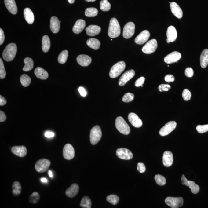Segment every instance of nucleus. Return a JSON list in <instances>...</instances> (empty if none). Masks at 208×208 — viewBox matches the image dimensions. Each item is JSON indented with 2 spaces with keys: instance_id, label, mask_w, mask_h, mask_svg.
Segmentation results:
<instances>
[{
  "instance_id": "a18cd8bd",
  "label": "nucleus",
  "mask_w": 208,
  "mask_h": 208,
  "mask_svg": "<svg viewBox=\"0 0 208 208\" xmlns=\"http://www.w3.org/2000/svg\"><path fill=\"white\" fill-rule=\"evenodd\" d=\"M197 132L200 133H203L208 131V124L203 125H198L196 127Z\"/></svg>"
},
{
  "instance_id": "5701e85b",
  "label": "nucleus",
  "mask_w": 208,
  "mask_h": 208,
  "mask_svg": "<svg viewBox=\"0 0 208 208\" xmlns=\"http://www.w3.org/2000/svg\"><path fill=\"white\" fill-rule=\"evenodd\" d=\"M101 31V27L97 25H91L86 29L87 35L90 36H96L100 33Z\"/></svg>"
},
{
  "instance_id": "412c9836",
  "label": "nucleus",
  "mask_w": 208,
  "mask_h": 208,
  "mask_svg": "<svg viewBox=\"0 0 208 208\" xmlns=\"http://www.w3.org/2000/svg\"><path fill=\"white\" fill-rule=\"evenodd\" d=\"M170 7L171 11L175 17L178 19L182 18L183 12L177 4L175 2H172L170 4Z\"/></svg>"
},
{
  "instance_id": "052dcab7",
  "label": "nucleus",
  "mask_w": 208,
  "mask_h": 208,
  "mask_svg": "<svg viewBox=\"0 0 208 208\" xmlns=\"http://www.w3.org/2000/svg\"><path fill=\"white\" fill-rule=\"evenodd\" d=\"M41 181L42 182L46 183L48 181V180L46 178H42L41 179Z\"/></svg>"
},
{
  "instance_id": "3c124183",
  "label": "nucleus",
  "mask_w": 208,
  "mask_h": 208,
  "mask_svg": "<svg viewBox=\"0 0 208 208\" xmlns=\"http://www.w3.org/2000/svg\"><path fill=\"white\" fill-rule=\"evenodd\" d=\"M144 81H145V78L144 77H141L136 81L135 82V86L137 87L141 86L144 83Z\"/></svg>"
},
{
  "instance_id": "f8f14e48",
  "label": "nucleus",
  "mask_w": 208,
  "mask_h": 208,
  "mask_svg": "<svg viewBox=\"0 0 208 208\" xmlns=\"http://www.w3.org/2000/svg\"><path fill=\"white\" fill-rule=\"evenodd\" d=\"M135 71L133 69H130L125 72L119 79V85L121 86H123L135 76Z\"/></svg>"
},
{
  "instance_id": "4be33fe9",
  "label": "nucleus",
  "mask_w": 208,
  "mask_h": 208,
  "mask_svg": "<svg viewBox=\"0 0 208 208\" xmlns=\"http://www.w3.org/2000/svg\"><path fill=\"white\" fill-rule=\"evenodd\" d=\"M6 7L12 14L15 15L17 13V7L15 0H4Z\"/></svg>"
},
{
  "instance_id": "9b49d317",
  "label": "nucleus",
  "mask_w": 208,
  "mask_h": 208,
  "mask_svg": "<svg viewBox=\"0 0 208 208\" xmlns=\"http://www.w3.org/2000/svg\"><path fill=\"white\" fill-rule=\"evenodd\" d=\"M116 154L119 159L124 160H130L133 158V155L130 150L125 148L118 149L116 151Z\"/></svg>"
},
{
  "instance_id": "6e6552de",
  "label": "nucleus",
  "mask_w": 208,
  "mask_h": 208,
  "mask_svg": "<svg viewBox=\"0 0 208 208\" xmlns=\"http://www.w3.org/2000/svg\"><path fill=\"white\" fill-rule=\"evenodd\" d=\"M177 125V123L175 121H170L161 128L159 134L161 136H166L173 131L176 128Z\"/></svg>"
},
{
  "instance_id": "b1692460",
  "label": "nucleus",
  "mask_w": 208,
  "mask_h": 208,
  "mask_svg": "<svg viewBox=\"0 0 208 208\" xmlns=\"http://www.w3.org/2000/svg\"><path fill=\"white\" fill-rule=\"evenodd\" d=\"M79 191L78 185L76 184H72L66 190V196L69 197L73 198L77 195Z\"/></svg>"
},
{
  "instance_id": "f3484780",
  "label": "nucleus",
  "mask_w": 208,
  "mask_h": 208,
  "mask_svg": "<svg viewBox=\"0 0 208 208\" xmlns=\"http://www.w3.org/2000/svg\"><path fill=\"white\" fill-rule=\"evenodd\" d=\"M13 154L20 157H23L27 154V148L25 146H14L11 148Z\"/></svg>"
},
{
  "instance_id": "72a5a7b5",
  "label": "nucleus",
  "mask_w": 208,
  "mask_h": 208,
  "mask_svg": "<svg viewBox=\"0 0 208 208\" xmlns=\"http://www.w3.org/2000/svg\"><path fill=\"white\" fill-rule=\"evenodd\" d=\"M68 57V52L67 50H64L62 51L58 56V62L60 64H64L67 61Z\"/></svg>"
},
{
  "instance_id": "e2e57ef3",
  "label": "nucleus",
  "mask_w": 208,
  "mask_h": 208,
  "mask_svg": "<svg viewBox=\"0 0 208 208\" xmlns=\"http://www.w3.org/2000/svg\"><path fill=\"white\" fill-rule=\"evenodd\" d=\"M68 2L70 4H73L74 3L75 0H68Z\"/></svg>"
},
{
  "instance_id": "4468645a",
  "label": "nucleus",
  "mask_w": 208,
  "mask_h": 208,
  "mask_svg": "<svg viewBox=\"0 0 208 208\" xmlns=\"http://www.w3.org/2000/svg\"><path fill=\"white\" fill-rule=\"evenodd\" d=\"M181 53L177 51H174L165 57L164 60L165 62L167 64H172L177 62L181 59Z\"/></svg>"
},
{
  "instance_id": "a19ab883",
  "label": "nucleus",
  "mask_w": 208,
  "mask_h": 208,
  "mask_svg": "<svg viewBox=\"0 0 208 208\" xmlns=\"http://www.w3.org/2000/svg\"><path fill=\"white\" fill-rule=\"evenodd\" d=\"M156 183L160 186L164 185L166 184V180L165 177L160 175H157L155 177Z\"/></svg>"
},
{
  "instance_id": "58836bf2",
  "label": "nucleus",
  "mask_w": 208,
  "mask_h": 208,
  "mask_svg": "<svg viewBox=\"0 0 208 208\" xmlns=\"http://www.w3.org/2000/svg\"><path fill=\"white\" fill-rule=\"evenodd\" d=\"M100 9L103 11H108L110 9L111 4L107 0H102L100 2Z\"/></svg>"
},
{
  "instance_id": "6e6d98bb",
  "label": "nucleus",
  "mask_w": 208,
  "mask_h": 208,
  "mask_svg": "<svg viewBox=\"0 0 208 208\" xmlns=\"http://www.w3.org/2000/svg\"><path fill=\"white\" fill-rule=\"evenodd\" d=\"M181 183L183 185H185L187 186H188V181L185 177V175H183L181 178Z\"/></svg>"
},
{
  "instance_id": "a211bd4d",
  "label": "nucleus",
  "mask_w": 208,
  "mask_h": 208,
  "mask_svg": "<svg viewBox=\"0 0 208 208\" xmlns=\"http://www.w3.org/2000/svg\"><path fill=\"white\" fill-rule=\"evenodd\" d=\"M173 162V155L170 151H166L163 153V163L166 167H170L172 165Z\"/></svg>"
},
{
  "instance_id": "e433bc0d",
  "label": "nucleus",
  "mask_w": 208,
  "mask_h": 208,
  "mask_svg": "<svg viewBox=\"0 0 208 208\" xmlns=\"http://www.w3.org/2000/svg\"><path fill=\"white\" fill-rule=\"evenodd\" d=\"M98 11L96 8L94 7H90L87 8L85 10V16L88 17H94L98 14Z\"/></svg>"
},
{
  "instance_id": "7c9ffc66",
  "label": "nucleus",
  "mask_w": 208,
  "mask_h": 208,
  "mask_svg": "<svg viewBox=\"0 0 208 208\" xmlns=\"http://www.w3.org/2000/svg\"><path fill=\"white\" fill-rule=\"evenodd\" d=\"M51 46V42L49 37L47 35L43 36L42 38V49L45 53L49 51Z\"/></svg>"
},
{
  "instance_id": "ea45409f",
  "label": "nucleus",
  "mask_w": 208,
  "mask_h": 208,
  "mask_svg": "<svg viewBox=\"0 0 208 208\" xmlns=\"http://www.w3.org/2000/svg\"><path fill=\"white\" fill-rule=\"evenodd\" d=\"M40 195L37 192H34L29 197V202L32 204H36L38 203L40 199Z\"/></svg>"
},
{
  "instance_id": "c03bdc74",
  "label": "nucleus",
  "mask_w": 208,
  "mask_h": 208,
  "mask_svg": "<svg viewBox=\"0 0 208 208\" xmlns=\"http://www.w3.org/2000/svg\"><path fill=\"white\" fill-rule=\"evenodd\" d=\"M6 75L5 67L2 59H0V78L4 79L5 78Z\"/></svg>"
},
{
  "instance_id": "338daca9",
  "label": "nucleus",
  "mask_w": 208,
  "mask_h": 208,
  "mask_svg": "<svg viewBox=\"0 0 208 208\" xmlns=\"http://www.w3.org/2000/svg\"><path fill=\"white\" fill-rule=\"evenodd\" d=\"M141 86L142 87H143V85H141Z\"/></svg>"
},
{
  "instance_id": "13d9d810",
  "label": "nucleus",
  "mask_w": 208,
  "mask_h": 208,
  "mask_svg": "<svg viewBox=\"0 0 208 208\" xmlns=\"http://www.w3.org/2000/svg\"><path fill=\"white\" fill-rule=\"evenodd\" d=\"M7 103L6 100L2 95L0 96V105L1 106L5 105Z\"/></svg>"
},
{
  "instance_id": "9d476101",
  "label": "nucleus",
  "mask_w": 208,
  "mask_h": 208,
  "mask_svg": "<svg viewBox=\"0 0 208 208\" xmlns=\"http://www.w3.org/2000/svg\"><path fill=\"white\" fill-rule=\"evenodd\" d=\"M135 32V25L133 22H128L125 25L123 30V36L125 39H130L133 36Z\"/></svg>"
},
{
  "instance_id": "de8ad7c7",
  "label": "nucleus",
  "mask_w": 208,
  "mask_h": 208,
  "mask_svg": "<svg viewBox=\"0 0 208 208\" xmlns=\"http://www.w3.org/2000/svg\"><path fill=\"white\" fill-rule=\"evenodd\" d=\"M170 86L168 84H162L159 86L158 88L159 91L160 92L168 91L170 89Z\"/></svg>"
},
{
  "instance_id": "20e7f679",
  "label": "nucleus",
  "mask_w": 208,
  "mask_h": 208,
  "mask_svg": "<svg viewBox=\"0 0 208 208\" xmlns=\"http://www.w3.org/2000/svg\"><path fill=\"white\" fill-rule=\"evenodd\" d=\"M126 68L125 62L121 61L115 64L111 69L109 75L111 78H115L121 74Z\"/></svg>"
},
{
  "instance_id": "39448f33",
  "label": "nucleus",
  "mask_w": 208,
  "mask_h": 208,
  "mask_svg": "<svg viewBox=\"0 0 208 208\" xmlns=\"http://www.w3.org/2000/svg\"><path fill=\"white\" fill-rule=\"evenodd\" d=\"M102 132L100 127L98 125L94 126L91 129L90 134V140L91 144L95 145L101 140Z\"/></svg>"
},
{
  "instance_id": "864d4df0",
  "label": "nucleus",
  "mask_w": 208,
  "mask_h": 208,
  "mask_svg": "<svg viewBox=\"0 0 208 208\" xmlns=\"http://www.w3.org/2000/svg\"><path fill=\"white\" fill-rule=\"evenodd\" d=\"M5 40V35H4L3 31L1 28L0 29V45H2Z\"/></svg>"
},
{
  "instance_id": "1a4fd4ad",
  "label": "nucleus",
  "mask_w": 208,
  "mask_h": 208,
  "mask_svg": "<svg viewBox=\"0 0 208 208\" xmlns=\"http://www.w3.org/2000/svg\"><path fill=\"white\" fill-rule=\"evenodd\" d=\"M157 41L155 39L151 40L143 47L142 51L146 54H150L154 53L157 48Z\"/></svg>"
},
{
  "instance_id": "c756f323",
  "label": "nucleus",
  "mask_w": 208,
  "mask_h": 208,
  "mask_svg": "<svg viewBox=\"0 0 208 208\" xmlns=\"http://www.w3.org/2000/svg\"><path fill=\"white\" fill-rule=\"evenodd\" d=\"M86 43L88 46L94 50L98 49L101 45L99 40L96 38H90L88 39Z\"/></svg>"
},
{
  "instance_id": "393cba45",
  "label": "nucleus",
  "mask_w": 208,
  "mask_h": 208,
  "mask_svg": "<svg viewBox=\"0 0 208 208\" xmlns=\"http://www.w3.org/2000/svg\"><path fill=\"white\" fill-rule=\"evenodd\" d=\"M166 36L167 39L170 42H173L176 40L177 36V33L176 29L173 26H171L168 27L166 32Z\"/></svg>"
},
{
  "instance_id": "a878e982",
  "label": "nucleus",
  "mask_w": 208,
  "mask_h": 208,
  "mask_svg": "<svg viewBox=\"0 0 208 208\" xmlns=\"http://www.w3.org/2000/svg\"><path fill=\"white\" fill-rule=\"evenodd\" d=\"M85 26L86 22L85 20L82 19L78 20L73 26V32L76 34L80 33L85 29Z\"/></svg>"
},
{
  "instance_id": "dca6fc26",
  "label": "nucleus",
  "mask_w": 208,
  "mask_h": 208,
  "mask_svg": "<svg viewBox=\"0 0 208 208\" xmlns=\"http://www.w3.org/2000/svg\"><path fill=\"white\" fill-rule=\"evenodd\" d=\"M150 37L149 32L147 30H144L141 32L140 33L136 38L135 42L138 45H141L145 43Z\"/></svg>"
},
{
  "instance_id": "37998d69",
  "label": "nucleus",
  "mask_w": 208,
  "mask_h": 208,
  "mask_svg": "<svg viewBox=\"0 0 208 208\" xmlns=\"http://www.w3.org/2000/svg\"><path fill=\"white\" fill-rule=\"evenodd\" d=\"M135 96L132 93H128L125 94L122 98V101L125 103H129L133 101Z\"/></svg>"
},
{
  "instance_id": "c85d7f7f",
  "label": "nucleus",
  "mask_w": 208,
  "mask_h": 208,
  "mask_svg": "<svg viewBox=\"0 0 208 208\" xmlns=\"http://www.w3.org/2000/svg\"><path fill=\"white\" fill-rule=\"evenodd\" d=\"M24 15L26 22L29 24H32L34 23L35 17L33 13L31 10L29 8L25 9L24 11Z\"/></svg>"
},
{
  "instance_id": "f03ea898",
  "label": "nucleus",
  "mask_w": 208,
  "mask_h": 208,
  "mask_svg": "<svg viewBox=\"0 0 208 208\" xmlns=\"http://www.w3.org/2000/svg\"><path fill=\"white\" fill-rule=\"evenodd\" d=\"M121 27L117 19L113 18L111 20L108 30V35L110 38H117L120 35Z\"/></svg>"
},
{
  "instance_id": "bb28decb",
  "label": "nucleus",
  "mask_w": 208,
  "mask_h": 208,
  "mask_svg": "<svg viewBox=\"0 0 208 208\" xmlns=\"http://www.w3.org/2000/svg\"><path fill=\"white\" fill-rule=\"evenodd\" d=\"M35 74L37 77L42 80L48 78L49 75L48 72L42 68L37 67L35 69Z\"/></svg>"
},
{
  "instance_id": "aec40b11",
  "label": "nucleus",
  "mask_w": 208,
  "mask_h": 208,
  "mask_svg": "<svg viewBox=\"0 0 208 208\" xmlns=\"http://www.w3.org/2000/svg\"><path fill=\"white\" fill-rule=\"evenodd\" d=\"M50 27L53 33H57L58 32L60 28V23L57 17L53 16L51 17L50 20Z\"/></svg>"
},
{
  "instance_id": "603ef678",
  "label": "nucleus",
  "mask_w": 208,
  "mask_h": 208,
  "mask_svg": "<svg viewBox=\"0 0 208 208\" xmlns=\"http://www.w3.org/2000/svg\"><path fill=\"white\" fill-rule=\"evenodd\" d=\"M165 80L167 82H173L175 81V77L173 75H166L165 77Z\"/></svg>"
},
{
  "instance_id": "ddd939ff",
  "label": "nucleus",
  "mask_w": 208,
  "mask_h": 208,
  "mask_svg": "<svg viewBox=\"0 0 208 208\" xmlns=\"http://www.w3.org/2000/svg\"><path fill=\"white\" fill-rule=\"evenodd\" d=\"M75 151L73 146L70 144H66L63 149V156L65 159L71 160L75 157Z\"/></svg>"
},
{
  "instance_id": "49530a36",
  "label": "nucleus",
  "mask_w": 208,
  "mask_h": 208,
  "mask_svg": "<svg viewBox=\"0 0 208 208\" xmlns=\"http://www.w3.org/2000/svg\"><path fill=\"white\" fill-rule=\"evenodd\" d=\"M182 96L184 100L186 101H189L191 99V92L188 89H185L183 91Z\"/></svg>"
},
{
  "instance_id": "2f4dec72",
  "label": "nucleus",
  "mask_w": 208,
  "mask_h": 208,
  "mask_svg": "<svg viewBox=\"0 0 208 208\" xmlns=\"http://www.w3.org/2000/svg\"><path fill=\"white\" fill-rule=\"evenodd\" d=\"M24 61L25 64V66L23 68L24 71H29L33 69L34 61L30 57H26L25 58Z\"/></svg>"
},
{
  "instance_id": "69168bd1",
  "label": "nucleus",
  "mask_w": 208,
  "mask_h": 208,
  "mask_svg": "<svg viewBox=\"0 0 208 208\" xmlns=\"http://www.w3.org/2000/svg\"><path fill=\"white\" fill-rule=\"evenodd\" d=\"M166 41H167V42L168 43H169L170 42V41L169 40L167 39H166Z\"/></svg>"
},
{
  "instance_id": "4c0bfd02",
  "label": "nucleus",
  "mask_w": 208,
  "mask_h": 208,
  "mask_svg": "<svg viewBox=\"0 0 208 208\" xmlns=\"http://www.w3.org/2000/svg\"><path fill=\"white\" fill-rule=\"evenodd\" d=\"M188 186L191 189V192L194 194H197L200 190V187L195 182L192 181H188Z\"/></svg>"
},
{
  "instance_id": "423d86ee",
  "label": "nucleus",
  "mask_w": 208,
  "mask_h": 208,
  "mask_svg": "<svg viewBox=\"0 0 208 208\" xmlns=\"http://www.w3.org/2000/svg\"><path fill=\"white\" fill-rule=\"evenodd\" d=\"M165 203L171 208H178L182 206L184 200L181 197H168L165 200Z\"/></svg>"
},
{
  "instance_id": "680f3d73",
  "label": "nucleus",
  "mask_w": 208,
  "mask_h": 208,
  "mask_svg": "<svg viewBox=\"0 0 208 208\" xmlns=\"http://www.w3.org/2000/svg\"><path fill=\"white\" fill-rule=\"evenodd\" d=\"M48 173H49V177H53V173L51 171V170H49V171L48 172Z\"/></svg>"
},
{
  "instance_id": "cd10ccee",
  "label": "nucleus",
  "mask_w": 208,
  "mask_h": 208,
  "mask_svg": "<svg viewBox=\"0 0 208 208\" xmlns=\"http://www.w3.org/2000/svg\"><path fill=\"white\" fill-rule=\"evenodd\" d=\"M200 65L203 68H205L208 65V49L203 50L200 57Z\"/></svg>"
},
{
  "instance_id": "4d7b16f0",
  "label": "nucleus",
  "mask_w": 208,
  "mask_h": 208,
  "mask_svg": "<svg viewBox=\"0 0 208 208\" xmlns=\"http://www.w3.org/2000/svg\"><path fill=\"white\" fill-rule=\"evenodd\" d=\"M78 90L79 93L82 96V97H85L86 95L87 92L83 87H80Z\"/></svg>"
},
{
  "instance_id": "6ab92c4d",
  "label": "nucleus",
  "mask_w": 208,
  "mask_h": 208,
  "mask_svg": "<svg viewBox=\"0 0 208 208\" xmlns=\"http://www.w3.org/2000/svg\"><path fill=\"white\" fill-rule=\"evenodd\" d=\"M77 61L81 66H87L91 64L92 59L89 56L85 54H81L77 57Z\"/></svg>"
},
{
  "instance_id": "bf43d9fd",
  "label": "nucleus",
  "mask_w": 208,
  "mask_h": 208,
  "mask_svg": "<svg viewBox=\"0 0 208 208\" xmlns=\"http://www.w3.org/2000/svg\"><path fill=\"white\" fill-rule=\"evenodd\" d=\"M45 135L47 138H52L54 136V133L52 132H47L45 133Z\"/></svg>"
},
{
  "instance_id": "79ce46f5",
  "label": "nucleus",
  "mask_w": 208,
  "mask_h": 208,
  "mask_svg": "<svg viewBox=\"0 0 208 208\" xmlns=\"http://www.w3.org/2000/svg\"><path fill=\"white\" fill-rule=\"evenodd\" d=\"M107 200L112 204L116 205L119 203V197L115 195H111L108 196Z\"/></svg>"
},
{
  "instance_id": "f257e3e1",
  "label": "nucleus",
  "mask_w": 208,
  "mask_h": 208,
  "mask_svg": "<svg viewBox=\"0 0 208 208\" xmlns=\"http://www.w3.org/2000/svg\"><path fill=\"white\" fill-rule=\"evenodd\" d=\"M16 44L11 43L7 46L2 53L3 58L7 62L12 61L15 57L17 52Z\"/></svg>"
},
{
  "instance_id": "0e129e2a",
  "label": "nucleus",
  "mask_w": 208,
  "mask_h": 208,
  "mask_svg": "<svg viewBox=\"0 0 208 208\" xmlns=\"http://www.w3.org/2000/svg\"><path fill=\"white\" fill-rule=\"evenodd\" d=\"M85 1H87V2H94V1H96V0H85Z\"/></svg>"
},
{
  "instance_id": "2eb2a0df",
  "label": "nucleus",
  "mask_w": 208,
  "mask_h": 208,
  "mask_svg": "<svg viewBox=\"0 0 208 208\" xmlns=\"http://www.w3.org/2000/svg\"><path fill=\"white\" fill-rule=\"evenodd\" d=\"M128 119L130 123L136 128H140L142 126V121L136 114L130 113L128 116Z\"/></svg>"
},
{
  "instance_id": "8fccbe9b",
  "label": "nucleus",
  "mask_w": 208,
  "mask_h": 208,
  "mask_svg": "<svg viewBox=\"0 0 208 208\" xmlns=\"http://www.w3.org/2000/svg\"><path fill=\"white\" fill-rule=\"evenodd\" d=\"M137 170L141 173H143L145 172L146 170V167L144 163H139L137 165Z\"/></svg>"
},
{
  "instance_id": "473e14b6",
  "label": "nucleus",
  "mask_w": 208,
  "mask_h": 208,
  "mask_svg": "<svg viewBox=\"0 0 208 208\" xmlns=\"http://www.w3.org/2000/svg\"><path fill=\"white\" fill-rule=\"evenodd\" d=\"M12 188L13 195L15 196L20 195L22 191L21 186L20 182L17 181H15L13 184Z\"/></svg>"
},
{
  "instance_id": "09e8293b",
  "label": "nucleus",
  "mask_w": 208,
  "mask_h": 208,
  "mask_svg": "<svg viewBox=\"0 0 208 208\" xmlns=\"http://www.w3.org/2000/svg\"><path fill=\"white\" fill-rule=\"evenodd\" d=\"M194 72L191 68H187L185 69V75L186 76L189 78L192 77L194 75Z\"/></svg>"
},
{
  "instance_id": "0eeeda50",
  "label": "nucleus",
  "mask_w": 208,
  "mask_h": 208,
  "mask_svg": "<svg viewBox=\"0 0 208 208\" xmlns=\"http://www.w3.org/2000/svg\"><path fill=\"white\" fill-rule=\"evenodd\" d=\"M51 162L47 159H43L38 160L35 165L36 170L39 173H43L48 170L49 168Z\"/></svg>"
},
{
  "instance_id": "5fc2aeb1",
  "label": "nucleus",
  "mask_w": 208,
  "mask_h": 208,
  "mask_svg": "<svg viewBox=\"0 0 208 208\" xmlns=\"http://www.w3.org/2000/svg\"><path fill=\"white\" fill-rule=\"evenodd\" d=\"M7 119L5 113L3 111H0V122H4Z\"/></svg>"
},
{
  "instance_id": "f704fd0d",
  "label": "nucleus",
  "mask_w": 208,
  "mask_h": 208,
  "mask_svg": "<svg viewBox=\"0 0 208 208\" xmlns=\"http://www.w3.org/2000/svg\"><path fill=\"white\" fill-rule=\"evenodd\" d=\"M20 82L22 85L25 87H27L30 85L31 82V79L29 76L26 74L22 75L20 77Z\"/></svg>"
},
{
  "instance_id": "c9c22d12",
  "label": "nucleus",
  "mask_w": 208,
  "mask_h": 208,
  "mask_svg": "<svg viewBox=\"0 0 208 208\" xmlns=\"http://www.w3.org/2000/svg\"><path fill=\"white\" fill-rule=\"evenodd\" d=\"M80 206L82 208H91V199L88 196H85L81 200Z\"/></svg>"
},
{
  "instance_id": "7ed1b4c3",
  "label": "nucleus",
  "mask_w": 208,
  "mask_h": 208,
  "mask_svg": "<svg viewBox=\"0 0 208 208\" xmlns=\"http://www.w3.org/2000/svg\"><path fill=\"white\" fill-rule=\"evenodd\" d=\"M115 126L118 130L123 135H128L130 132V128L129 125L125 122L123 118L121 116H119L116 118Z\"/></svg>"
}]
</instances>
